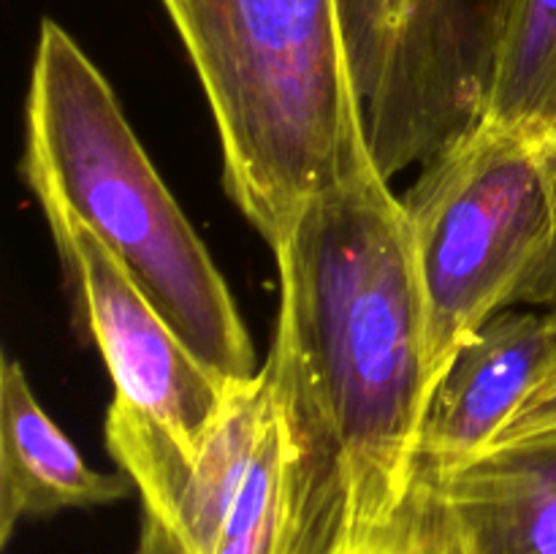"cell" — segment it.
Masks as SVG:
<instances>
[{
  "label": "cell",
  "instance_id": "obj_1",
  "mask_svg": "<svg viewBox=\"0 0 556 554\" xmlns=\"http://www.w3.org/2000/svg\"><path fill=\"white\" fill-rule=\"evenodd\" d=\"M280 310L266 367L309 527L394 511L418 478L434 394L427 291L402 199L375 168L309 201L275 248Z\"/></svg>",
  "mask_w": 556,
  "mask_h": 554
},
{
  "label": "cell",
  "instance_id": "obj_2",
  "mask_svg": "<svg viewBox=\"0 0 556 554\" xmlns=\"http://www.w3.org/2000/svg\"><path fill=\"white\" fill-rule=\"evenodd\" d=\"M210 101L223 182L275 250L309 201L375 172L340 0H161Z\"/></svg>",
  "mask_w": 556,
  "mask_h": 554
},
{
  "label": "cell",
  "instance_id": "obj_3",
  "mask_svg": "<svg viewBox=\"0 0 556 554\" xmlns=\"http://www.w3.org/2000/svg\"><path fill=\"white\" fill-rule=\"evenodd\" d=\"M22 174L41 204L68 210L123 264L179 340L220 378L261 373L210 250L136 139L106 76L43 20L25 106Z\"/></svg>",
  "mask_w": 556,
  "mask_h": 554
},
{
  "label": "cell",
  "instance_id": "obj_4",
  "mask_svg": "<svg viewBox=\"0 0 556 554\" xmlns=\"http://www.w3.org/2000/svg\"><path fill=\"white\" fill-rule=\"evenodd\" d=\"M427 291L434 386L508 310H556V134L478 119L402 199Z\"/></svg>",
  "mask_w": 556,
  "mask_h": 554
},
{
  "label": "cell",
  "instance_id": "obj_5",
  "mask_svg": "<svg viewBox=\"0 0 556 554\" xmlns=\"http://www.w3.org/2000/svg\"><path fill=\"white\" fill-rule=\"evenodd\" d=\"M508 0H340L375 166L391 182L483 119Z\"/></svg>",
  "mask_w": 556,
  "mask_h": 554
},
{
  "label": "cell",
  "instance_id": "obj_6",
  "mask_svg": "<svg viewBox=\"0 0 556 554\" xmlns=\"http://www.w3.org/2000/svg\"><path fill=\"white\" fill-rule=\"evenodd\" d=\"M68 282L114 383L112 405L144 416L193 454L239 383L212 373L68 210L41 204Z\"/></svg>",
  "mask_w": 556,
  "mask_h": 554
},
{
  "label": "cell",
  "instance_id": "obj_7",
  "mask_svg": "<svg viewBox=\"0 0 556 554\" xmlns=\"http://www.w3.org/2000/svg\"><path fill=\"white\" fill-rule=\"evenodd\" d=\"M277 407L271 369L233 389L193 454L155 421L109 405L106 445L182 554H215Z\"/></svg>",
  "mask_w": 556,
  "mask_h": 554
},
{
  "label": "cell",
  "instance_id": "obj_8",
  "mask_svg": "<svg viewBox=\"0 0 556 554\" xmlns=\"http://www.w3.org/2000/svg\"><path fill=\"white\" fill-rule=\"evenodd\" d=\"M543 427H556V310H508L459 348L434 386L418 473L443 476Z\"/></svg>",
  "mask_w": 556,
  "mask_h": 554
},
{
  "label": "cell",
  "instance_id": "obj_9",
  "mask_svg": "<svg viewBox=\"0 0 556 554\" xmlns=\"http://www.w3.org/2000/svg\"><path fill=\"white\" fill-rule=\"evenodd\" d=\"M432 489L462 554H556V427L514 435Z\"/></svg>",
  "mask_w": 556,
  "mask_h": 554
},
{
  "label": "cell",
  "instance_id": "obj_10",
  "mask_svg": "<svg viewBox=\"0 0 556 554\" xmlns=\"http://www.w3.org/2000/svg\"><path fill=\"white\" fill-rule=\"evenodd\" d=\"M134 481L98 473L47 416L16 358L0 364V546L22 521L123 500Z\"/></svg>",
  "mask_w": 556,
  "mask_h": 554
},
{
  "label": "cell",
  "instance_id": "obj_11",
  "mask_svg": "<svg viewBox=\"0 0 556 554\" xmlns=\"http://www.w3.org/2000/svg\"><path fill=\"white\" fill-rule=\"evenodd\" d=\"M483 117L556 134V0H508Z\"/></svg>",
  "mask_w": 556,
  "mask_h": 554
},
{
  "label": "cell",
  "instance_id": "obj_12",
  "mask_svg": "<svg viewBox=\"0 0 556 554\" xmlns=\"http://www.w3.org/2000/svg\"><path fill=\"white\" fill-rule=\"evenodd\" d=\"M318 554H462L427 481L416 478L394 511L375 519H342Z\"/></svg>",
  "mask_w": 556,
  "mask_h": 554
},
{
  "label": "cell",
  "instance_id": "obj_13",
  "mask_svg": "<svg viewBox=\"0 0 556 554\" xmlns=\"http://www.w3.org/2000/svg\"><path fill=\"white\" fill-rule=\"evenodd\" d=\"M134 554H182V552H179L174 538L166 532V527H163L157 519H152L150 514H144L141 516L139 543H136Z\"/></svg>",
  "mask_w": 556,
  "mask_h": 554
}]
</instances>
